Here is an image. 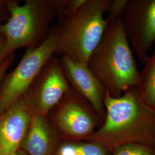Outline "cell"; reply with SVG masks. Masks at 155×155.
<instances>
[{"instance_id": "6da1fadb", "label": "cell", "mask_w": 155, "mask_h": 155, "mask_svg": "<svg viewBox=\"0 0 155 155\" xmlns=\"http://www.w3.org/2000/svg\"><path fill=\"white\" fill-rule=\"evenodd\" d=\"M104 120L86 140L105 147L111 152L127 144L155 148V109L149 105L137 87L128 89L119 97L106 92Z\"/></svg>"}, {"instance_id": "7a4b0ae2", "label": "cell", "mask_w": 155, "mask_h": 155, "mask_svg": "<svg viewBox=\"0 0 155 155\" xmlns=\"http://www.w3.org/2000/svg\"><path fill=\"white\" fill-rule=\"evenodd\" d=\"M87 65L111 97L138 86L140 72L120 17L108 22Z\"/></svg>"}, {"instance_id": "3957f363", "label": "cell", "mask_w": 155, "mask_h": 155, "mask_svg": "<svg viewBox=\"0 0 155 155\" xmlns=\"http://www.w3.org/2000/svg\"><path fill=\"white\" fill-rule=\"evenodd\" d=\"M112 0H86L74 15L59 19L55 26L56 45L54 55L65 56L74 61L87 64L108 25L106 12Z\"/></svg>"}, {"instance_id": "277c9868", "label": "cell", "mask_w": 155, "mask_h": 155, "mask_svg": "<svg viewBox=\"0 0 155 155\" xmlns=\"http://www.w3.org/2000/svg\"><path fill=\"white\" fill-rule=\"evenodd\" d=\"M63 0H11L7 6L9 16L0 24V33L9 54L16 50L38 47L48 37L50 25L59 16Z\"/></svg>"}, {"instance_id": "5b68a950", "label": "cell", "mask_w": 155, "mask_h": 155, "mask_svg": "<svg viewBox=\"0 0 155 155\" xmlns=\"http://www.w3.org/2000/svg\"><path fill=\"white\" fill-rule=\"evenodd\" d=\"M56 39L55 26L42 44L27 49L16 68L5 75L0 86V114L22 97L45 63L54 55Z\"/></svg>"}, {"instance_id": "8992f818", "label": "cell", "mask_w": 155, "mask_h": 155, "mask_svg": "<svg viewBox=\"0 0 155 155\" xmlns=\"http://www.w3.org/2000/svg\"><path fill=\"white\" fill-rule=\"evenodd\" d=\"M47 117L61 140H86L102 124L89 102L71 87Z\"/></svg>"}, {"instance_id": "52a82bcc", "label": "cell", "mask_w": 155, "mask_h": 155, "mask_svg": "<svg viewBox=\"0 0 155 155\" xmlns=\"http://www.w3.org/2000/svg\"><path fill=\"white\" fill-rule=\"evenodd\" d=\"M70 89L59 58L53 55L21 98L33 115L47 116Z\"/></svg>"}, {"instance_id": "ba28073f", "label": "cell", "mask_w": 155, "mask_h": 155, "mask_svg": "<svg viewBox=\"0 0 155 155\" xmlns=\"http://www.w3.org/2000/svg\"><path fill=\"white\" fill-rule=\"evenodd\" d=\"M120 17L132 50L144 65L155 43V0H127Z\"/></svg>"}, {"instance_id": "9c48e42d", "label": "cell", "mask_w": 155, "mask_h": 155, "mask_svg": "<svg viewBox=\"0 0 155 155\" xmlns=\"http://www.w3.org/2000/svg\"><path fill=\"white\" fill-rule=\"evenodd\" d=\"M59 58L70 87L89 102L103 122L106 114L104 104L106 90L102 84L87 64L74 61L65 56Z\"/></svg>"}, {"instance_id": "30bf717a", "label": "cell", "mask_w": 155, "mask_h": 155, "mask_svg": "<svg viewBox=\"0 0 155 155\" xmlns=\"http://www.w3.org/2000/svg\"><path fill=\"white\" fill-rule=\"evenodd\" d=\"M33 116L22 98L0 114V155L21 149Z\"/></svg>"}, {"instance_id": "8fae6325", "label": "cell", "mask_w": 155, "mask_h": 155, "mask_svg": "<svg viewBox=\"0 0 155 155\" xmlns=\"http://www.w3.org/2000/svg\"><path fill=\"white\" fill-rule=\"evenodd\" d=\"M61 141L47 116L35 114L21 150L29 155H53Z\"/></svg>"}, {"instance_id": "7c38bea8", "label": "cell", "mask_w": 155, "mask_h": 155, "mask_svg": "<svg viewBox=\"0 0 155 155\" xmlns=\"http://www.w3.org/2000/svg\"><path fill=\"white\" fill-rule=\"evenodd\" d=\"M105 147L97 143L81 140H61L53 155H110Z\"/></svg>"}, {"instance_id": "4fadbf2b", "label": "cell", "mask_w": 155, "mask_h": 155, "mask_svg": "<svg viewBox=\"0 0 155 155\" xmlns=\"http://www.w3.org/2000/svg\"><path fill=\"white\" fill-rule=\"evenodd\" d=\"M140 72L137 88L146 102L155 109V51L145 62Z\"/></svg>"}, {"instance_id": "5bb4252c", "label": "cell", "mask_w": 155, "mask_h": 155, "mask_svg": "<svg viewBox=\"0 0 155 155\" xmlns=\"http://www.w3.org/2000/svg\"><path fill=\"white\" fill-rule=\"evenodd\" d=\"M110 155H155V148L141 144H124L115 148Z\"/></svg>"}, {"instance_id": "9a60e30c", "label": "cell", "mask_w": 155, "mask_h": 155, "mask_svg": "<svg viewBox=\"0 0 155 155\" xmlns=\"http://www.w3.org/2000/svg\"><path fill=\"white\" fill-rule=\"evenodd\" d=\"M86 1V0H63L59 19L66 18L74 15Z\"/></svg>"}, {"instance_id": "2e32d148", "label": "cell", "mask_w": 155, "mask_h": 155, "mask_svg": "<svg viewBox=\"0 0 155 155\" xmlns=\"http://www.w3.org/2000/svg\"><path fill=\"white\" fill-rule=\"evenodd\" d=\"M15 58H16V55L15 54H13L10 56L9 58H8L5 61L0 65V86L3 78L6 74L8 69L13 63Z\"/></svg>"}, {"instance_id": "e0dca14e", "label": "cell", "mask_w": 155, "mask_h": 155, "mask_svg": "<svg viewBox=\"0 0 155 155\" xmlns=\"http://www.w3.org/2000/svg\"><path fill=\"white\" fill-rule=\"evenodd\" d=\"M12 55V54H9L6 50L5 38L3 35L0 33V65Z\"/></svg>"}, {"instance_id": "ac0fdd59", "label": "cell", "mask_w": 155, "mask_h": 155, "mask_svg": "<svg viewBox=\"0 0 155 155\" xmlns=\"http://www.w3.org/2000/svg\"><path fill=\"white\" fill-rule=\"evenodd\" d=\"M7 6L0 8V24L5 22L9 16Z\"/></svg>"}, {"instance_id": "d6986e66", "label": "cell", "mask_w": 155, "mask_h": 155, "mask_svg": "<svg viewBox=\"0 0 155 155\" xmlns=\"http://www.w3.org/2000/svg\"><path fill=\"white\" fill-rule=\"evenodd\" d=\"M11 0H0V8L5 7L8 5Z\"/></svg>"}, {"instance_id": "ffe728a7", "label": "cell", "mask_w": 155, "mask_h": 155, "mask_svg": "<svg viewBox=\"0 0 155 155\" xmlns=\"http://www.w3.org/2000/svg\"><path fill=\"white\" fill-rule=\"evenodd\" d=\"M29 155L23 150H18L17 152H16L15 153H14L13 155Z\"/></svg>"}]
</instances>
